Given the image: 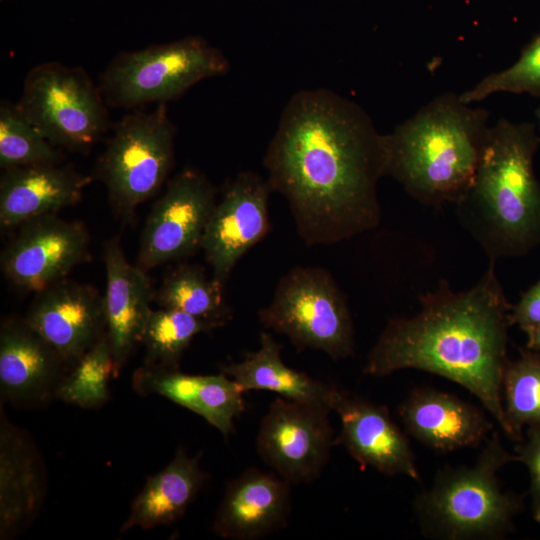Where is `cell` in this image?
<instances>
[{
	"instance_id": "1",
	"label": "cell",
	"mask_w": 540,
	"mask_h": 540,
	"mask_svg": "<svg viewBox=\"0 0 540 540\" xmlns=\"http://www.w3.org/2000/svg\"><path fill=\"white\" fill-rule=\"evenodd\" d=\"M263 164L307 245L336 244L380 224L385 134L356 102L324 88L295 93Z\"/></svg>"
},
{
	"instance_id": "2",
	"label": "cell",
	"mask_w": 540,
	"mask_h": 540,
	"mask_svg": "<svg viewBox=\"0 0 540 540\" xmlns=\"http://www.w3.org/2000/svg\"><path fill=\"white\" fill-rule=\"evenodd\" d=\"M471 288L455 292L443 280L419 297V310L388 321L369 351L364 372L384 377L415 369L464 387L506 434L502 379L508 362L512 304L495 261Z\"/></svg>"
},
{
	"instance_id": "3",
	"label": "cell",
	"mask_w": 540,
	"mask_h": 540,
	"mask_svg": "<svg viewBox=\"0 0 540 540\" xmlns=\"http://www.w3.org/2000/svg\"><path fill=\"white\" fill-rule=\"evenodd\" d=\"M533 122L505 118L490 125L473 183L457 216L489 260L527 255L540 245V182Z\"/></svg>"
},
{
	"instance_id": "4",
	"label": "cell",
	"mask_w": 540,
	"mask_h": 540,
	"mask_svg": "<svg viewBox=\"0 0 540 540\" xmlns=\"http://www.w3.org/2000/svg\"><path fill=\"white\" fill-rule=\"evenodd\" d=\"M489 117L455 92L435 97L385 134L386 176L421 204H456L473 183Z\"/></svg>"
},
{
	"instance_id": "5",
	"label": "cell",
	"mask_w": 540,
	"mask_h": 540,
	"mask_svg": "<svg viewBox=\"0 0 540 540\" xmlns=\"http://www.w3.org/2000/svg\"><path fill=\"white\" fill-rule=\"evenodd\" d=\"M518 462L492 433L471 466H446L413 503L422 534L441 540L501 539L514 529L522 497L502 489L498 472Z\"/></svg>"
},
{
	"instance_id": "6",
	"label": "cell",
	"mask_w": 540,
	"mask_h": 540,
	"mask_svg": "<svg viewBox=\"0 0 540 540\" xmlns=\"http://www.w3.org/2000/svg\"><path fill=\"white\" fill-rule=\"evenodd\" d=\"M230 69L223 52L199 36L118 54L100 76L107 105L134 108L167 104L201 80Z\"/></svg>"
},
{
	"instance_id": "7",
	"label": "cell",
	"mask_w": 540,
	"mask_h": 540,
	"mask_svg": "<svg viewBox=\"0 0 540 540\" xmlns=\"http://www.w3.org/2000/svg\"><path fill=\"white\" fill-rule=\"evenodd\" d=\"M262 325L288 337L297 350H321L334 360L354 353L351 313L337 283L320 267L297 266L278 282L258 312Z\"/></svg>"
},
{
	"instance_id": "8",
	"label": "cell",
	"mask_w": 540,
	"mask_h": 540,
	"mask_svg": "<svg viewBox=\"0 0 540 540\" xmlns=\"http://www.w3.org/2000/svg\"><path fill=\"white\" fill-rule=\"evenodd\" d=\"M174 139L165 103L151 112L127 114L116 123L96 173L118 213L130 216L159 190L173 166Z\"/></svg>"
},
{
	"instance_id": "9",
	"label": "cell",
	"mask_w": 540,
	"mask_h": 540,
	"mask_svg": "<svg viewBox=\"0 0 540 540\" xmlns=\"http://www.w3.org/2000/svg\"><path fill=\"white\" fill-rule=\"evenodd\" d=\"M16 104L48 141L71 151L91 149L109 124L99 87L84 69L60 62L33 67Z\"/></svg>"
},
{
	"instance_id": "10",
	"label": "cell",
	"mask_w": 540,
	"mask_h": 540,
	"mask_svg": "<svg viewBox=\"0 0 540 540\" xmlns=\"http://www.w3.org/2000/svg\"><path fill=\"white\" fill-rule=\"evenodd\" d=\"M329 412L321 406L277 396L258 429L256 449L260 458L292 485L313 482L336 445Z\"/></svg>"
},
{
	"instance_id": "11",
	"label": "cell",
	"mask_w": 540,
	"mask_h": 540,
	"mask_svg": "<svg viewBox=\"0 0 540 540\" xmlns=\"http://www.w3.org/2000/svg\"><path fill=\"white\" fill-rule=\"evenodd\" d=\"M215 204V189L203 173L193 168L179 172L150 212L137 265L146 271L201 248Z\"/></svg>"
},
{
	"instance_id": "12",
	"label": "cell",
	"mask_w": 540,
	"mask_h": 540,
	"mask_svg": "<svg viewBox=\"0 0 540 540\" xmlns=\"http://www.w3.org/2000/svg\"><path fill=\"white\" fill-rule=\"evenodd\" d=\"M89 235L79 221L55 214L20 225L1 255V269L16 287L39 292L65 279L89 257Z\"/></svg>"
},
{
	"instance_id": "13",
	"label": "cell",
	"mask_w": 540,
	"mask_h": 540,
	"mask_svg": "<svg viewBox=\"0 0 540 540\" xmlns=\"http://www.w3.org/2000/svg\"><path fill=\"white\" fill-rule=\"evenodd\" d=\"M269 183L243 171L224 190L205 228L201 248L213 278L225 285L230 273L252 247L270 232Z\"/></svg>"
},
{
	"instance_id": "14",
	"label": "cell",
	"mask_w": 540,
	"mask_h": 540,
	"mask_svg": "<svg viewBox=\"0 0 540 540\" xmlns=\"http://www.w3.org/2000/svg\"><path fill=\"white\" fill-rule=\"evenodd\" d=\"M332 410L341 426L336 444H342L362 469L421 482L409 440L385 406L335 385Z\"/></svg>"
},
{
	"instance_id": "15",
	"label": "cell",
	"mask_w": 540,
	"mask_h": 540,
	"mask_svg": "<svg viewBox=\"0 0 540 540\" xmlns=\"http://www.w3.org/2000/svg\"><path fill=\"white\" fill-rule=\"evenodd\" d=\"M25 320L71 367L106 333L104 296L63 279L36 292Z\"/></svg>"
},
{
	"instance_id": "16",
	"label": "cell",
	"mask_w": 540,
	"mask_h": 540,
	"mask_svg": "<svg viewBox=\"0 0 540 540\" xmlns=\"http://www.w3.org/2000/svg\"><path fill=\"white\" fill-rule=\"evenodd\" d=\"M292 484L276 472L251 467L226 485L212 529L221 538L259 539L286 528Z\"/></svg>"
},
{
	"instance_id": "17",
	"label": "cell",
	"mask_w": 540,
	"mask_h": 540,
	"mask_svg": "<svg viewBox=\"0 0 540 540\" xmlns=\"http://www.w3.org/2000/svg\"><path fill=\"white\" fill-rule=\"evenodd\" d=\"M68 365L25 320L9 318L0 329V388L17 404L55 397Z\"/></svg>"
},
{
	"instance_id": "18",
	"label": "cell",
	"mask_w": 540,
	"mask_h": 540,
	"mask_svg": "<svg viewBox=\"0 0 540 540\" xmlns=\"http://www.w3.org/2000/svg\"><path fill=\"white\" fill-rule=\"evenodd\" d=\"M398 415L412 437L441 453L476 447L493 430L483 410L433 388L413 390L398 407Z\"/></svg>"
},
{
	"instance_id": "19",
	"label": "cell",
	"mask_w": 540,
	"mask_h": 540,
	"mask_svg": "<svg viewBox=\"0 0 540 540\" xmlns=\"http://www.w3.org/2000/svg\"><path fill=\"white\" fill-rule=\"evenodd\" d=\"M106 331L117 374L141 339L153 309L151 283L145 270L127 260L118 238L105 245Z\"/></svg>"
},
{
	"instance_id": "20",
	"label": "cell",
	"mask_w": 540,
	"mask_h": 540,
	"mask_svg": "<svg viewBox=\"0 0 540 540\" xmlns=\"http://www.w3.org/2000/svg\"><path fill=\"white\" fill-rule=\"evenodd\" d=\"M44 465L28 434L0 417V538L9 539L39 511L45 496Z\"/></svg>"
},
{
	"instance_id": "21",
	"label": "cell",
	"mask_w": 540,
	"mask_h": 540,
	"mask_svg": "<svg viewBox=\"0 0 540 540\" xmlns=\"http://www.w3.org/2000/svg\"><path fill=\"white\" fill-rule=\"evenodd\" d=\"M92 177L69 166L40 164L3 170L0 179V225L9 229L71 206Z\"/></svg>"
},
{
	"instance_id": "22",
	"label": "cell",
	"mask_w": 540,
	"mask_h": 540,
	"mask_svg": "<svg viewBox=\"0 0 540 540\" xmlns=\"http://www.w3.org/2000/svg\"><path fill=\"white\" fill-rule=\"evenodd\" d=\"M140 394H157L203 417L223 435L233 431L234 419L245 409L241 386L225 373L193 375L179 368L142 366L133 376Z\"/></svg>"
},
{
	"instance_id": "23",
	"label": "cell",
	"mask_w": 540,
	"mask_h": 540,
	"mask_svg": "<svg viewBox=\"0 0 540 540\" xmlns=\"http://www.w3.org/2000/svg\"><path fill=\"white\" fill-rule=\"evenodd\" d=\"M206 481V473L199 464V456H189L179 448L169 464L149 476L121 532L133 528L151 529L179 519L194 501Z\"/></svg>"
},
{
	"instance_id": "24",
	"label": "cell",
	"mask_w": 540,
	"mask_h": 540,
	"mask_svg": "<svg viewBox=\"0 0 540 540\" xmlns=\"http://www.w3.org/2000/svg\"><path fill=\"white\" fill-rule=\"evenodd\" d=\"M221 370L244 392L267 390L332 411L335 385L287 366L281 358V345L268 332L261 333L260 346L256 351L248 353L240 362L223 366Z\"/></svg>"
},
{
	"instance_id": "25",
	"label": "cell",
	"mask_w": 540,
	"mask_h": 540,
	"mask_svg": "<svg viewBox=\"0 0 540 540\" xmlns=\"http://www.w3.org/2000/svg\"><path fill=\"white\" fill-rule=\"evenodd\" d=\"M224 285L209 278L202 267L184 264L170 272L158 292L163 308L183 311L218 327L231 317L223 296Z\"/></svg>"
},
{
	"instance_id": "26",
	"label": "cell",
	"mask_w": 540,
	"mask_h": 540,
	"mask_svg": "<svg viewBox=\"0 0 540 540\" xmlns=\"http://www.w3.org/2000/svg\"><path fill=\"white\" fill-rule=\"evenodd\" d=\"M506 435L523 439L524 427L540 425V355L526 349L508 360L502 379Z\"/></svg>"
},
{
	"instance_id": "27",
	"label": "cell",
	"mask_w": 540,
	"mask_h": 540,
	"mask_svg": "<svg viewBox=\"0 0 540 540\" xmlns=\"http://www.w3.org/2000/svg\"><path fill=\"white\" fill-rule=\"evenodd\" d=\"M218 326L180 310H152L141 343L145 348L144 365L179 368L180 359L193 338Z\"/></svg>"
},
{
	"instance_id": "28",
	"label": "cell",
	"mask_w": 540,
	"mask_h": 540,
	"mask_svg": "<svg viewBox=\"0 0 540 540\" xmlns=\"http://www.w3.org/2000/svg\"><path fill=\"white\" fill-rule=\"evenodd\" d=\"M116 372L110 341L106 333L68 369L55 397L82 408H98L110 397L109 383Z\"/></svg>"
},
{
	"instance_id": "29",
	"label": "cell",
	"mask_w": 540,
	"mask_h": 540,
	"mask_svg": "<svg viewBox=\"0 0 540 540\" xmlns=\"http://www.w3.org/2000/svg\"><path fill=\"white\" fill-rule=\"evenodd\" d=\"M62 153L22 113L16 103L0 106V166L3 170L60 164Z\"/></svg>"
},
{
	"instance_id": "30",
	"label": "cell",
	"mask_w": 540,
	"mask_h": 540,
	"mask_svg": "<svg viewBox=\"0 0 540 540\" xmlns=\"http://www.w3.org/2000/svg\"><path fill=\"white\" fill-rule=\"evenodd\" d=\"M499 92L540 99V31L526 43L510 67L486 75L459 97L464 103L472 104Z\"/></svg>"
},
{
	"instance_id": "31",
	"label": "cell",
	"mask_w": 540,
	"mask_h": 540,
	"mask_svg": "<svg viewBox=\"0 0 540 540\" xmlns=\"http://www.w3.org/2000/svg\"><path fill=\"white\" fill-rule=\"evenodd\" d=\"M515 455L530 476L529 494L534 521L540 522V425L528 427L525 440L516 446Z\"/></svg>"
},
{
	"instance_id": "32",
	"label": "cell",
	"mask_w": 540,
	"mask_h": 540,
	"mask_svg": "<svg viewBox=\"0 0 540 540\" xmlns=\"http://www.w3.org/2000/svg\"><path fill=\"white\" fill-rule=\"evenodd\" d=\"M510 320L526 335L540 324V278L512 304Z\"/></svg>"
},
{
	"instance_id": "33",
	"label": "cell",
	"mask_w": 540,
	"mask_h": 540,
	"mask_svg": "<svg viewBox=\"0 0 540 540\" xmlns=\"http://www.w3.org/2000/svg\"><path fill=\"white\" fill-rule=\"evenodd\" d=\"M526 348L540 355V324L527 334Z\"/></svg>"
},
{
	"instance_id": "34",
	"label": "cell",
	"mask_w": 540,
	"mask_h": 540,
	"mask_svg": "<svg viewBox=\"0 0 540 540\" xmlns=\"http://www.w3.org/2000/svg\"><path fill=\"white\" fill-rule=\"evenodd\" d=\"M535 124H536L538 132L540 134V108H537L535 110Z\"/></svg>"
}]
</instances>
